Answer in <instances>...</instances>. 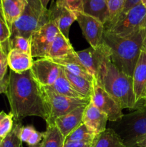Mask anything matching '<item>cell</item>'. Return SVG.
Returning <instances> with one entry per match:
<instances>
[{"instance_id":"4","label":"cell","mask_w":146,"mask_h":147,"mask_svg":"<svg viewBox=\"0 0 146 147\" xmlns=\"http://www.w3.org/2000/svg\"><path fill=\"white\" fill-rule=\"evenodd\" d=\"M110 126L125 147H136L146 137V108L143 106L132 113L124 114L120 120L110 122Z\"/></svg>"},{"instance_id":"33","label":"cell","mask_w":146,"mask_h":147,"mask_svg":"<svg viewBox=\"0 0 146 147\" xmlns=\"http://www.w3.org/2000/svg\"><path fill=\"white\" fill-rule=\"evenodd\" d=\"M7 67H8L7 53L4 52L0 45V80H3L6 77Z\"/></svg>"},{"instance_id":"24","label":"cell","mask_w":146,"mask_h":147,"mask_svg":"<svg viewBox=\"0 0 146 147\" xmlns=\"http://www.w3.org/2000/svg\"><path fill=\"white\" fill-rule=\"evenodd\" d=\"M92 147H125V146L114 130L107 128L104 131L95 136L92 144Z\"/></svg>"},{"instance_id":"22","label":"cell","mask_w":146,"mask_h":147,"mask_svg":"<svg viewBox=\"0 0 146 147\" xmlns=\"http://www.w3.org/2000/svg\"><path fill=\"white\" fill-rule=\"evenodd\" d=\"M50 87L57 93L63 95L64 96H67V97L77 99H87L74 89L72 85L71 84V83L69 81L68 79L66 77L64 73V70L62 67L58 78L55 80L54 84Z\"/></svg>"},{"instance_id":"44","label":"cell","mask_w":146,"mask_h":147,"mask_svg":"<svg viewBox=\"0 0 146 147\" xmlns=\"http://www.w3.org/2000/svg\"><path fill=\"white\" fill-rule=\"evenodd\" d=\"M140 2H141L142 4L146 8V0H140Z\"/></svg>"},{"instance_id":"8","label":"cell","mask_w":146,"mask_h":147,"mask_svg":"<svg viewBox=\"0 0 146 147\" xmlns=\"http://www.w3.org/2000/svg\"><path fill=\"white\" fill-rule=\"evenodd\" d=\"M60 32L55 23L50 20L31 35V55L32 57L44 58L50 45Z\"/></svg>"},{"instance_id":"25","label":"cell","mask_w":146,"mask_h":147,"mask_svg":"<svg viewBox=\"0 0 146 147\" xmlns=\"http://www.w3.org/2000/svg\"><path fill=\"white\" fill-rule=\"evenodd\" d=\"M65 138L55 124L47 125L40 147H63Z\"/></svg>"},{"instance_id":"26","label":"cell","mask_w":146,"mask_h":147,"mask_svg":"<svg viewBox=\"0 0 146 147\" xmlns=\"http://www.w3.org/2000/svg\"><path fill=\"white\" fill-rule=\"evenodd\" d=\"M96 136L86 125L82 123L65 138L64 142H92Z\"/></svg>"},{"instance_id":"42","label":"cell","mask_w":146,"mask_h":147,"mask_svg":"<svg viewBox=\"0 0 146 147\" xmlns=\"http://www.w3.org/2000/svg\"><path fill=\"white\" fill-rule=\"evenodd\" d=\"M6 114H7V113H6L4 111L0 112V124H1V121H2L3 118L5 116Z\"/></svg>"},{"instance_id":"13","label":"cell","mask_w":146,"mask_h":147,"mask_svg":"<svg viewBox=\"0 0 146 147\" xmlns=\"http://www.w3.org/2000/svg\"><path fill=\"white\" fill-rule=\"evenodd\" d=\"M133 86L137 105L144 99L146 89V51L142 50L133 74Z\"/></svg>"},{"instance_id":"28","label":"cell","mask_w":146,"mask_h":147,"mask_svg":"<svg viewBox=\"0 0 146 147\" xmlns=\"http://www.w3.org/2000/svg\"><path fill=\"white\" fill-rule=\"evenodd\" d=\"M21 127V123H16L11 131L3 138L0 147H22V142L19 137Z\"/></svg>"},{"instance_id":"21","label":"cell","mask_w":146,"mask_h":147,"mask_svg":"<svg viewBox=\"0 0 146 147\" xmlns=\"http://www.w3.org/2000/svg\"><path fill=\"white\" fill-rule=\"evenodd\" d=\"M27 3V0H1L3 14L10 30L13 23L24 10Z\"/></svg>"},{"instance_id":"14","label":"cell","mask_w":146,"mask_h":147,"mask_svg":"<svg viewBox=\"0 0 146 147\" xmlns=\"http://www.w3.org/2000/svg\"><path fill=\"white\" fill-rule=\"evenodd\" d=\"M108 121L107 115L100 111L91 101L86 106L82 118V123L96 135L107 129Z\"/></svg>"},{"instance_id":"32","label":"cell","mask_w":146,"mask_h":147,"mask_svg":"<svg viewBox=\"0 0 146 147\" xmlns=\"http://www.w3.org/2000/svg\"><path fill=\"white\" fill-rule=\"evenodd\" d=\"M13 117L12 113L10 112L8 114H6L3 118L0 124V138L3 139L11 131L13 128Z\"/></svg>"},{"instance_id":"45","label":"cell","mask_w":146,"mask_h":147,"mask_svg":"<svg viewBox=\"0 0 146 147\" xmlns=\"http://www.w3.org/2000/svg\"><path fill=\"white\" fill-rule=\"evenodd\" d=\"M1 141H2V139H1V138H0V145H1Z\"/></svg>"},{"instance_id":"17","label":"cell","mask_w":146,"mask_h":147,"mask_svg":"<svg viewBox=\"0 0 146 147\" xmlns=\"http://www.w3.org/2000/svg\"><path fill=\"white\" fill-rule=\"evenodd\" d=\"M74 53L75 50L69 39L66 38L62 33L59 32L50 45L44 58L50 60L62 59Z\"/></svg>"},{"instance_id":"35","label":"cell","mask_w":146,"mask_h":147,"mask_svg":"<svg viewBox=\"0 0 146 147\" xmlns=\"http://www.w3.org/2000/svg\"><path fill=\"white\" fill-rule=\"evenodd\" d=\"M35 130L36 129H34V127L33 126H22L21 130H20V134H19L20 139H21V141L22 142V143L23 142L27 143L29 138L31 136V135L32 134L33 132H34Z\"/></svg>"},{"instance_id":"29","label":"cell","mask_w":146,"mask_h":147,"mask_svg":"<svg viewBox=\"0 0 146 147\" xmlns=\"http://www.w3.org/2000/svg\"><path fill=\"white\" fill-rule=\"evenodd\" d=\"M10 50L16 49L31 55V38H26L21 36H15L10 38Z\"/></svg>"},{"instance_id":"11","label":"cell","mask_w":146,"mask_h":147,"mask_svg":"<svg viewBox=\"0 0 146 147\" xmlns=\"http://www.w3.org/2000/svg\"><path fill=\"white\" fill-rule=\"evenodd\" d=\"M61 67L47 58L34 60L30 71L40 86H52L60 75Z\"/></svg>"},{"instance_id":"27","label":"cell","mask_w":146,"mask_h":147,"mask_svg":"<svg viewBox=\"0 0 146 147\" xmlns=\"http://www.w3.org/2000/svg\"><path fill=\"white\" fill-rule=\"evenodd\" d=\"M10 37H11V30L4 18L0 4V45L4 52L7 53V55L10 50Z\"/></svg>"},{"instance_id":"34","label":"cell","mask_w":146,"mask_h":147,"mask_svg":"<svg viewBox=\"0 0 146 147\" xmlns=\"http://www.w3.org/2000/svg\"><path fill=\"white\" fill-rule=\"evenodd\" d=\"M44 136V132L37 131V130L33 132L27 142L28 147H40Z\"/></svg>"},{"instance_id":"10","label":"cell","mask_w":146,"mask_h":147,"mask_svg":"<svg viewBox=\"0 0 146 147\" xmlns=\"http://www.w3.org/2000/svg\"><path fill=\"white\" fill-rule=\"evenodd\" d=\"M77 20L83 36L88 42L90 47L94 50L100 48L103 45L104 24L97 19L83 12H76Z\"/></svg>"},{"instance_id":"46","label":"cell","mask_w":146,"mask_h":147,"mask_svg":"<svg viewBox=\"0 0 146 147\" xmlns=\"http://www.w3.org/2000/svg\"><path fill=\"white\" fill-rule=\"evenodd\" d=\"M0 2H1V0H0Z\"/></svg>"},{"instance_id":"41","label":"cell","mask_w":146,"mask_h":147,"mask_svg":"<svg viewBox=\"0 0 146 147\" xmlns=\"http://www.w3.org/2000/svg\"><path fill=\"white\" fill-rule=\"evenodd\" d=\"M50 1H51V0H40L42 4V6L44 7V8H47V5H48L49 2H50Z\"/></svg>"},{"instance_id":"20","label":"cell","mask_w":146,"mask_h":147,"mask_svg":"<svg viewBox=\"0 0 146 147\" xmlns=\"http://www.w3.org/2000/svg\"><path fill=\"white\" fill-rule=\"evenodd\" d=\"M51 60L55 63L56 64L59 65L60 67L65 69L72 74L85 78L90 81L94 83V80L92 76L88 73L85 67L80 63V62L77 59V55H76V51L73 54L64 57V58L54 59V60Z\"/></svg>"},{"instance_id":"12","label":"cell","mask_w":146,"mask_h":147,"mask_svg":"<svg viewBox=\"0 0 146 147\" xmlns=\"http://www.w3.org/2000/svg\"><path fill=\"white\" fill-rule=\"evenodd\" d=\"M50 20L54 22L58 27L60 33L63 34L66 38L69 39L70 29L74 22L77 20L76 12L64 7L57 6L55 3L49 9Z\"/></svg>"},{"instance_id":"9","label":"cell","mask_w":146,"mask_h":147,"mask_svg":"<svg viewBox=\"0 0 146 147\" xmlns=\"http://www.w3.org/2000/svg\"><path fill=\"white\" fill-rule=\"evenodd\" d=\"M90 101L100 111L107 115L110 122L117 121L124 116L123 109L117 100L96 83H94L93 94Z\"/></svg>"},{"instance_id":"43","label":"cell","mask_w":146,"mask_h":147,"mask_svg":"<svg viewBox=\"0 0 146 147\" xmlns=\"http://www.w3.org/2000/svg\"><path fill=\"white\" fill-rule=\"evenodd\" d=\"M143 100H144V104H143V106H144L145 108H146V89H145V97H144V99H143Z\"/></svg>"},{"instance_id":"31","label":"cell","mask_w":146,"mask_h":147,"mask_svg":"<svg viewBox=\"0 0 146 147\" xmlns=\"http://www.w3.org/2000/svg\"><path fill=\"white\" fill-rule=\"evenodd\" d=\"M55 4L74 12H82V0H56Z\"/></svg>"},{"instance_id":"23","label":"cell","mask_w":146,"mask_h":147,"mask_svg":"<svg viewBox=\"0 0 146 147\" xmlns=\"http://www.w3.org/2000/svg\"><path fill=\"white\" fill-rule=\"evenodd\" d=\"M63 68V67H62ZM64 73L69 81L71 83L76 90L85 98L90 99L93 94L94 82L90 81L85 78L72 74L70 72L63 68Z\"/></svg>"},{"instance_id":"37","label":"cell","mask_w":146,"mask_h":147,"mask_svg":"<svg viewBox=\"0 0 146 147\" xmlns=\"http://www.w3.org/2000/svg\"><path fill=\"white\" fill-rule=\"evenodd\" d=\"M139 3H140V0H126L124 8H123V10L121 12V14L127 12L128 10H130V9L133 8V7H135V5L138 4Z\"/></svg>"},{"instance_id":"19","label":"cell","mask_w":146,"mask_h":147,"mask_svg":"<svg viewBox=\"0 0 146 147\" xmlns=\"http://www.w3.org/2000/svg\"><path fill=\"white\" fill-rule=\"evenodd\" d=\"M82 12L97 19L104 25L110 20L107 0H82Z\"/></svg>"},{"instance_id":"39","label":"cell","mask_w":146,"mask_h":147,"mask_svg":"<svg viewBox=\"0 0 146 147\" xmlns=\"http://www.w3.org/2000/svg\"><path fill=\"white\" fill-rule=\"evenodd\" d=\"M143 50L146 51V22L143 27Z\"/></svg>"},{"instance_id":"18","label":"cell","mask_w":146,"mask_h":147,"mask_svg":"<svg viewBox=\"0 0 146 147\" xmlns=\"http://www.w3.org/2000/svg\"><path fill=\"white\" fill-rule=\"evenodd\" d=\"M8 67L14 73H21L30 70L33 64L31 55L16 49H11L7 55Z\"/></svg>"},{"instance_id":"1","label":"cell","mask_w":146,"mask_h":147,"mask_svg":"<svg viewBox=\"0 0 146 147\" xmlns=\"http://www.w3.org/2000/svg\"><path fill=\"white\" fill-rule=\"evenodd\" d=\"M5 94L14 119L20 121L27 116H38L47 120V112L41 87L30 70L21 73L10 70Z\"/></svg>"},{"instance_id":"5","label":"cell","mask_w":146,"mask_h":147,"mask_svg":"<svg viewBox=\"0 0 146 147\" xmlns=\"http://www.w3.org/2000/svg\"><path fill=\"white\" fill-rule=\"evenodd\" d=\"M24 10L11 27V37L21 36L31 38L34 32L50 21V12L40 0H27Z\"/></svg>"},{"instance_id":"16","label":"cell","mask_w":146,"mask_h":147,"mask_svg":"<svg viewBox=\"0 0 146 147\" xmlns=\"http://www.w3.org/2000/svg\"><path fill=\"white\" fill-rule=\"evenodd\" d=\"M102 47L97 50H94L92 47H90L81 51H76V55L79 61L92 76L94 80L97 76L102 56Z\"/></svg>"},{"instance_id":"15","label":"cell","mask_w":146,"mask_h":147,"mask_svg":"<svg viewBox=\"0 0 146 147\" xmlns=\"http://www.w3.org/2000/svg\"><path fill=\"white\" fill-rule=\"evenodd\" d=\"M85 107L86 106H82L77 108L67 114L60 116L56 119L54 124L61 131L64 138L67 137L82 123L83 114Z\"/></svg>"},{"instance_id":"36","label":"cell","mask_w":146,"mask_h":147,"mask_svg":"<svg viewBox=\"0 0 146 147\" xmlns=\"http://www.w3.org/2000/svg\"><path fill=\"white\" fill-rule=\"evenodd\" d=\"M92 142H64L63 147H92Z\"/></svg>"},{"instance_id":"6","label":"cell","mask_w":146,"mask_h":147,"mask_svg":"<svg viewBox=\"0 0 146 147\" xmlns=\"http://www.w3.org/2000/svg\"><path fill=\"white\" fill-rule=\"evenodd\" d=\"M47 112V125L54 124L59 117L67 114L72 111L86 106L90 99H77L67 97L54 91L50 86H40Z\"/></svg>"},{"instance_id":"3","label":"cell","mask_w":146,"mask_h":147,"mask_svg":"<svg viewBox=\"0 0 146 147\" xmlns=\"http://www.w3.org/2000/svg\"><path fill=\"white\" fill-rule=\"evenodd\" d=\"M102 40L112 63L120 71L133 77L135 67L143 50V27L126 37H118L104 30Z\"/></svg>"},{"instance_id":"7","label":"cell","mask_w":146,"mask_h":147,"mask_svg":"<svg viewBox=\"0 0 146 147\" xmlns=\"http://www.w3.org/2000/svg\"><path fill=\"white\" fill-rule=\"evenodd\" d=\"M146 22V8L139 3L113 22L104 25V30L118 37H126L143 28Z\"/></svg>"},{"instance_id":"2","label":"cell","mask_w":146,"mask_h":147,"mask_svg":"<svg viewBox=\"0 0 146 147\" xmlns=\"http://www.w3.org/2000/svg\"><path fill=\"white\" fill-rule=\"evenodd\" d=\"M94 83L100 85L120 104L123 109L137 107L133 86V78L120 71L110 60L107 47L102 45Z\"/></svg>"},{"instance_id":"30","label":"cell","mask_w":146,"mask_h":147,"mask_svg":"<svg viewBox=\"0 0 146 147\" xmlns=\"http://www.w3.org/2000/svg\"><path fill=\"white\" fill-rule=\"evenodd\" d=\"M126 0H107L110 20L106 24L113 22L123 11ZM105 24V25H106Z\"/></svg>"},{"instance_id":"38","label":"cell","mask_w":146,"mask_h":147,"mask_svg":"<svg viewBox=\"0 0 146 147\" xmlns=\"http://www.w3.org/2000/svg\"><path fill=\"white\" fill-rule=\"evenodd\" d=\"M9 84V76L4 78L3 80H0V94L5 93L7 90Z\"/></svg>"},{"instance_id":"40","label":"cell","mask_w":146,"mask_h":147,"mask_svg":"<svg viewBox=\"0 0 146 147\" xmlns=\"http://www.w3.org/2000/svg\"><path fill=\"white\" fill-rule=\"evenodd\" d=\"M136 147H146V137L143 139V140L140 141V142H139L137 144Z\"/></svg>"}]
</instances>
